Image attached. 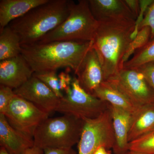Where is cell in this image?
<instances>
[{
	"label": "cell",
	"mask_w": 154,
	"mask_h": 154,
	"mask_svg": "<svg viewBox=\"0 0 154 154\" xmlns=\"http://www.w3.org/2000/svg\"><path fill=\"white\" fill-rule=\"evenodd\" d=\"M122 154H141L139 153H137L134 152H133L131 151L128 150V151L125 152L123 153Z\"/></svg>",
	"instance_id": "d6a6232c"
},
{
	"label": "cell",
	"mask_w": 154,
	"mask_h": 154,
	"mask_svg": "<svg viewBox=\"0 0 154 154\" xmlns=\"http://www.w3.org/2000/svg\"><path fill=\"white\" fill-rule=\"evenodd\" d=\"M115 142L113 149L115 154H122L129 150L128 137L132 114L110 104Z\"/></svg>",
	"instance_id": "9a60e30c"
},
{
	"label": "cell",
	"mask_w": 154,
	"mask_h": 154,
	"mask_svg": "<svg viewBox=\"0 0 154 154\" xmlns=\"http://www.w3.org/2000/svg\"><path fill=\"white\" fill-rule=\"evenodd\" d=\"M151 30L147 26L144 27L138 31L137 34L125 53L123 58L124 63L128 60V58L135 51L145 46L150 40Z\"/></svg>",
	"instance_id": "7402d4cb"
},
{
	"label": "cell",
	"mask_w": 154,
	"mask_h": 154,
	"mask_svg": "<svg viewBox=\"0 0 154 154\" xmlns=\"http://www.w3.org/2000/svg\"><path fill=\"white\" fill-rule=\"evenodd\" d=\"M14 91L17 96L31 102L49 114L55 111L60 102V98L41 80L33 75Z\"/></svg>",
	"instance_id": "30bf717a"
},
{
	"label": "cell",
	"mask_w": 154,
	"mask_h": 154,
	"mask_svg": "<svg viewBox=\"0 0 154 154\" xmlns=\"http://www.w3.org/2000/svg\"><path fill=\"white\" fill-rule=\"evenodd\" d=\"M148 63H154V40L136 51L133 57L124 63L123 67L137 68Z\"/></svg>",
	"instance_id": "ffe728a7"
},
{
	"label": "cell",
	"mask_w": 154,
	"mask_h": 154,
	"mask_svg": "<svg viewBox=\"0 0 154 154\" xmlns=\"http://www.w3.org/2000/svg\"><path fill=\"white\" fill-rule=\"evenodd\" d=\"M4 115L14 128L33 137L36 128L49 114L15 94Z\"/></svg>",
	"instance_id": "9c48e42d"
},
{
	"label": "cell",
	"mask_w": 154,
	"mask_h": 154,
	"mask_svg": "<svg viewBox=\"0 0 154 154\" xmlns=\"http://www.w3.org/2000/svg\"><path fill=\"white\" fill-rule=\"evenodd\" d=\"M93 45V41H54L21 45V54L34 72L66 67L76 75Z\"/></svg>",
	"instance_id": "7a4b0ae2"
},
{
	"label": "cell",
	"mask_w": 154,
	"mask_h": 154,
	"mask_svg": "<svg viewBox=\"0 0 154 154\" xmlns=\"http://www.w3.org/2000/svg\"><path fill=\"white\" fill-rule=\"evenodd\" d=\"M154 129V103L140 106L131 116L129 143Z\"/></svg>",
	"instance_id": "e0dca14e"
},
{
	"label": "cell",
	"mask_w": 154,
	"mask_h": 154,
	"mask_svg": "<svg viewBox=\"0 0 154 154\" xmlns=\"http://www.w3.org/2000/svg\"><path fill=\"white\" fill-rule=\"evenodd\" d=\"M44 150L38 147L34 146L27 149L22 154H44Z\"/></svg>",
	"instance_id": "f546056e"
},
{
	"label": "cell",
	"mask_w": 154,
	"mask_h": 154,
	"mask_svg": "<svg viewBox=\"0 0 154 154\" xmlns=\"http://www.w3.org/2000/svg\"><path fill=\"white\" fill-rule=\"evenodd\" d=\"M57 71H50L34 72L33 76L38 78L45 84L59 98L61 99L64 95L60 87Z\"/></svg>",
	"instance_id": "603a6c76"
},
{
	"label": "cell",
	"mask_w": 154,
	"mask_h": 154,
	"mask_svg": "<svg viewBox=\"0 0 154 154\" xmlns=\"http://www.w3.org/2000/svg\"><path fill=\"white\" fill-rule=\"evenodd\" d=\"M93 96L119 107L133 114L139 107H137L112 83L104 81L94 91Z\"/></svg>",
	"instance_id": "ac0fdd59"
},
{
	"label": "cell",
	"mask_w": 154,
	"mask_h": 154,
	"mask_svg": "<svg viewBox=\"0 0 154 154\" xmlns=\"http://www.w3.org/2000/svg\"><path fill=\"white\" fill-rule=\"evenodd\" d=\"M125 2L136 18L139 16L141 12L140 1L139 0H124Z\"/></svg>",
	"instance_id": "83f0119b"
},
{
	"label": "cell",
	"mask_w": 154,
	"mask_h": 154,
	"mask_svg": "<svg viewBox=\"0 0 154 154\" xmlns=\"http://www.w3.org/2000/svg\"><path fill=\"white\" fill-rule=\"evenodd\" d=\"M98 22L99 25L94 35L93 47L99 56L106 81L123 68L124 56L136 36V21L132 19H105Z\"/></svg>",
	"instance_id": "6da1fadb"
},
{
	"label": "cell",
	"mask_w": 154,
	"mask_h": 154,
	"mask_svg": "<svg viewBox=\"0 0 154 154\" xmlns=\"http://www.w3.org/2000/svg\"><path fill=\"white\" fill-rule=\"evenodd\" d=\"M68 4L69 14L66 19L36 43L93 41L99 22L91 13L89 0H79L78 3L68 1Z\"/></svg>",
	"instance_id": "277c9868"
},
{
	"label": "cell",
	"mask_w": 154,
	"mask_h": 154,
	"mask_svg": "<svg viewBox=\"0 0 154 154\" xmlns=\"http://www.w3.org/2000/svg\"><path fill=\"white\" fill-rule=\"evenodd\" d=\"M44 154H78L76 151L71 148H47L44 150Z\"/></svg>",
	"instance_id": "f1b7e54d"
},
{
	"label": "cell",
	"mask_w": 154,
	"mask_h": 154,
	"mask_svg": "<svg viewBox=\"0 0 154 154\" xmlns=\"http://www.w3.org/2000/svg\"><path fill=\"white\" fill-rule=\"evenodd\" d=\"M33 73L28 61L21 54L0 61V84L13 90L26 83Z\"/></svg>",
	"instance_id": "8fae6325"
},
{
	"label": "cell",
	"mask_w": 154,
	"mask_h": 154,
	"mask_svg": "<svg viewBox=\"0 0 154 154\" xmlns=\"http://www.w3.org/2000/svg\"><path fill=\"white\" fill-rule=\"evenodd\" d=\"M0 154H11L5 148L1 146L0 148Z\"/></svg>",
	"instance_id": "1f68e13d"
},
{
	"label": "cell",
	"mask_w": 154,
	"mask_h": 154,
	"mask_svg": "<svg viewBox=\"0 0 154 154\" xmlns=\"http://www.w3.org/2000/svg\"><path fill=\"white\" fill-rule=\"evenodd\" d=\"M129 150L141 154H154V129L130 142Z\"/></svg>",
	"instance_id": "44dd1931"
},
{
	"label": "cell",
	"mask_w": 154,
	"mask_h": 154,
	"mask_svg": "<svg viewBox=\"0 0 154 154\" xmlns=\"http://www.w3.org/2000/svg\"><path fill=\"white\" fill-rule=\"evenodd\" d=\"M114 85L137 107L154 103V90L137 68L123 67L106 80Z\"/></svg>",
	"instance_id": "ba28073f"
},
{
	"label": "cell",
	"mask_w": 154,
	"mask_h": 154,
	"mask_svg": "<svg viewBox=\"0 0 154 154\" xmlns=\"http://www.w3.org/2000/svg\"><path fill=\"white\" fill-rule=\"evenodd\" d=\"M60 87L62 92L66 93L70 89L73 78L69 74L65 72H61L58 75Z\"/></svg>",
	"instance_id": "4316f807"
},
{
	"label": "cell",
	"mask_w": 154,
	"mask_h": 154,
	"mask_svg": "<svg viewBox=\"0 0 154 154\" xmlns=\"http://www.w3.org/2000/svg\"><path fill=\"white\" fill-rule=\"evenodd\" d=\"M15 95L13 89L0 85V113L5 114L10 102Z\"/></svg>",
	"instance_id": "d4e9b609"
},
{
	"label": "cell",
	"mask_w": 154,
	"mask_h": 154,
	"mask_svg": "<svg viewBox=\"0 0 154 154\" xmlns=\"http://www.w3.org/2000/svg\"><path fill=\"white\" fill-rule=\"evenodd\" d=\"M0 145L11 154H22L34 146L33 137L14 128L0 113Z\"/></svg>",
	"instance_id": "4fadbf2b"
},
{
	"label": "cell",
	"mask_w": 154,
	"mask_h": 154,
	"mask_svg": "<svg viewBox=\"0 0 154 154\" xmlns=\"http://www.w3.org/2000/svg\"><path fill=\"white\" fill-rule=\"evenodd\" d=\"M137 68L145 77L154 90V63L145 64Z\"/></svg>",
	"instance_id": "484cf974"
},
{
	"label": "cell",
	"mask_w": 154,
	"mask_h": 154,
	"mask_svg": "<svg viewBox=\"0 0 154 154\" xmlns=\"http://www.w3.org/2000/svg\"><path fill=\"white\" fill-rule=\"evenodd\" d=\"M110 104L88 94L81 87L77 77H73L71 88L60 99L55 111L82 119L97 118L109 108Z\"/></svg>",
	"instance_id": "8992f818"
},
{
	"label": "cell",
	"mask_w": 154,
	"mask_h": 154,
	"mask_svg": "<svg viewBox=\"0 0 154 154\" xmlns=\"http://www.w3.org/2000/svg\"><path fill=\"white\" fill-rule=\"evenodd\" d=\"M109 150L104 146H101L97 149L94 154H110Z\"/></svg>",
	"instance_id": "4dcf8cb0"
},
{
	"label": "cell",
	"mask_w": 154,
	"mask_h": 154,
	"mask_svg": "<svg viewBox=\"0 0 154 154\" xmlns=\"http://www.w3.org/2000/svg\"><path fill=\"white\" fill-rule=\"evenodd\" d=\"M84 125L83 119L72 115L47 118L35 131L34 146L43 150L71 148L79 143Z\"/></svg>",
	"instance_id": "5b68a950"
},
{
	"label": "cell",
	"mask_w": 154,
	"mask_h": 154,
	"mask_svg": "<svg viewBox=\"0 0 154 154\" xmlns=\"http://www.w3.org/2000/svg\"><path fill=\"white\" fill-rule=\"evenodd\" d=\"M92 14L97 21L105 19L136 20L124 0H89Z\"/></svg>",
	"instance_id": "5bb4252c"
},
{
	"label": "cell",
	"mask_w": 154,
	"mask_h": 154,
	"mask_svg": "<svg viewBox=\"0 0 154 154\" xmlns=\"http://www.w3.org/2000/svg\"><path fill=\"white\" fill-rule=\"evenodd\" d=\"M84 120L78 154H94L101 146L108 150L113 148L115 140L110 106L97 118Z\"/></svg>",
	"instance_id": "52a82bcc"
},
{
	"label": "cell",
	"mask_w": 154,
	"mask_h": 154,
	"mask_svg": "<svg viewBox=\"0 0 154 154\" xmlns=\"http://www.w3.org/2000/svg\"><path fill=\"white\" fill-rule=\"evenodd\" d=\"M20 38L9 25L0 29V61L21 54Z\"/></svg>",
	"instance_id": "d6986e66"
},
{
	"label": "cell",
	"mask_w": 154,
	"mask_h": 154,
	"mask_svg": "<svg viewBox=\"0 0 154 154\" xmlns=\"http://www.w3.org/2000/svg\"><path fill=\"white\" fill-rule=\"evenodd\" d=\"M48 0H1L0 29L12 21L27 14L29 11L45 4Z\"/></svg>",
	"instance_id": "2e32d148"
},
{
	"label": "cell",
	"mask_w": 154,
	"mask_h": 154,
	"mask_svg": "<svg viewBox=\"0 0 154 154\" xmlns=\"http://www.w3.org/2000/svg\"><path fill=\"white\" fill-rule=\"evenodd\" d=\"M145 12L144 17L136 27L135 32L137 33L138 30L143 27H149L151 30L150 41H151L154 40V1L148 7Z\"/></svg>",
	"instance_id": "cb8c5ba5"
},
{
	"label": "cell",
	"mask_w": 154,
	"mask_h": 154,
	"mask_svg": "<svg viewBox=\"0 0 154 154\" xmlns=\"http://www.w3.org/2000/svg\"><path fill=\"white\" fill-rule=\"evenodd\" d=\"M76 75L81 87L92 95L105 81L99 56L93 47L89 51Z\"/></svg>",
	"instance_id": "7c38bea8"
},
{
	"label": "cell",
	"mask_w": 154,
	"mask_h": 154,
	"mask_svg": "<svg viewBox=\"0 0 154 154\" xmlns=\"http://www.w3.org/2000/svg\"><path fill=\"white\" fill-rule=\"evenodd\" d=\"M69 0H48L9 24L20 38L21 45L37 43L57 28L69 14Z\"/></svg>",
	"instance_id": "3957f363"
}]
</instances>
